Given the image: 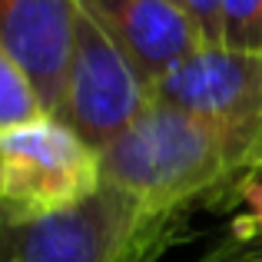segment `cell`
<instances>
[{
    "label": "cell",
    "instance_id": "1",
    "mask_svg": "<svg viewBox=\"0 0 262 262\" xmlns=\"http://www.w3.org/2000/svg\"><path fill=\"white\" fill-rule=\"evenodd\" d=\"M100 173L103 186L160 212L239 209L212 126L160 100L100 149Z\"/></svg>",
    "mask_w": 262,
    "mask_h": 262
},
{
    "label": "cell",
    "instance_id": "2",
    "mask_svg": "<svg viewBox=\"0 0 262 262\" xmlns=\"http://www.w3.org/2000/svg\"><path fill=\"white\" fill-rule=\"evenodd\" d=\"M189 212H160L113 186L43 219L0 216V262H156L183 243Z\"/></svg>",
    "mask_w": 262,
    "mask_h": 262
},
{
    "label": "cell",
    "instance_id": "3",
    "mask_svg": "<svg viewBox=\"0 0 262 262\" xmlns=\"http://www.w3.org/2000/svg\"><path fill=\"white\" fill-rule=\"evenodd\" d=\"M153 100L209 123L239 206L262 183V53L203 50L153 86Z\"/></svg>",
    "mask_w": 262,
    "mask_h": 262
},
{
    "label": "cell",
    "instance_id": "4",
    "mask_svg": "<svg viewBox=\"0 0 262 262\" xmlns=\"http://www.w3.org/2000/svg\"><path fill=\"white\" fill-rule=\"evenodd\" d=\"M100 153L63 120L0 133V216L13 223L67 212L100 192Z\"/></svg>",
    "mask_w": 262,
    "mask_h": 262
},
{
    "label": "cell",
    "instance_id": "5",
    "mask_svg": "<svg viewBox=\"0 0 262 262\" xmlns=\"http://www.w3.org/2000/svg\"><path fill=\"white\" fill-rule=\"evenodd\" d=\"M149 106H153V86L140 77V70L116 47V40L80 4L77 37H73L57 120L77 129L100 153Z\"/></svg>",
    "mask_w": 262,
    "mask_h": 262
},
{
    "label": "cell",
    "instance_id": "6",
    "mask_svg": "<svg viewBox=\"0 0 262 262\" xmlns=\"http://www.w3.org/2000/svg\"><path fill=\"white\" fill-rule=\"evenodd\" d=\"M83 10L116 40L149 86L206 50L196 20L179 0H80Z\"/></svg>",
    "mask_w": 262,
    "mask_h": 262
},
{
    "label": "cell",
    "instance_id": "7",
    "mask_svg": "<svg viewBox=\"0 0 262 262\" xmlns=\"http://www.w3.org/2000/svg\"><path fill=\"white\" fill-rule=\"evenodd\" d=\"M77 20L80 0H0V43L27 70L50 116L63 100Z\"/></svg>",
    "mask_w": 262,
    "mask_h": 262
},
{
    "label": "cell",
    "instance_id": "8",
    "mask_svg": "<svg viewBox=\"0 0 262 262\" xmlns=\"http://www.w3.org/2000/svg\"><path fill=\"white\" fill-rule=\"evenodd\" d=\"M43 116L50 113H47L33 80L27 77V70L0 43V133L24 126V123H33V120H43Z\"/></svg>",
    "mask_w": 262,
    "mask_h": 262
},
{
    "label": "cell",
    "instance_id": "9",
    "mask_svg": "<svg viewBox=\"0 0 262 262\" xmlns=\"http://www.w3.org/2000/svg\"><path fill=\"white\" fill-rule=\"evenodd\" d=\"M219 50L262 53V0H223Z\"/></svg>",
    "mask_w": 262,
    "mask_h": 262
},
{
    "label": "cell",
    "instance_id": "10",
    "mask_svg": "<svg viewBox=\"0 0 262 262\" xmlns=\"http://www.w3.org/2000/svg\"><path fill=\"white\" fill-rule=\"evenodd\" d=\"M196 262H262V232L249 212H239L229 232L216 246H209L206 256Z\"/></svg>",
    "mask_w": 262,
    "mask_h": 262
},
{
    "label": "cell",
    "instance_id": "11",
    "mask_svg": "<svg viewBox=\"0 0 262 262\" xmlns=\"http://www.w3.org/2000/svg\"><path fill=\"white\" fill-rule=\"evenodd\" d=\"M189 17L196 20L199 33L206 40V50H219V33H223V0H183Z\"/></svg>",
    "mask_w": 262,
    "mask_h": 262
},
{
    "label": "cell",
    "instance_id": "12",
    "mask_svg": "<svg viewBox=\"0 0 262 262\" xmlns=\"http://www.w3.org/2000/svg\"><path fill=\"white\" fill-rule=\"evenodd\" d=\"M243 206H246V212L252 216V223H256L259 232H262V183H256V186L249 189V196H246Z\"/></svg>",
    "mask_w": 262,
    "mask_h": 262
},
{
    "label": "cell",
    "instance_id": "13",
    "mask_svg": "<svg viewBox=\"0 0 262 262\" xmlns=\"http://www.w3.org/2000/svg\"><path fill=\"white\" fill-rule=\"evenodd\" d=\"M179 4H183V0H179Z\"/></svg>",
    "mask_w": 262,
    "mask_h": 262
}]
</instances>
